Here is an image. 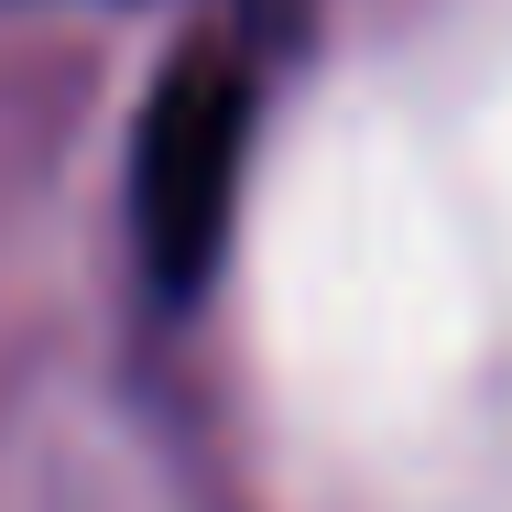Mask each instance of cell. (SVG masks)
Instances as JSON below:
<instances>
[{"instance_id": "obj_1", "label": "cell", "mask_w": 512, "mask_h": 512, "mask_svg": "<svg viewBox=\"0 0 512 512\" xmlns=\"http://www.w3.org/2000/svg\"><path fill=\"white\" fill-rule=\"evenodd\" d=\"M240 153H251V66L229 44H197L153 88L142 142H131V251H142L164 306H197V284L229 251Z\"/></svg>"}]
</instances>
